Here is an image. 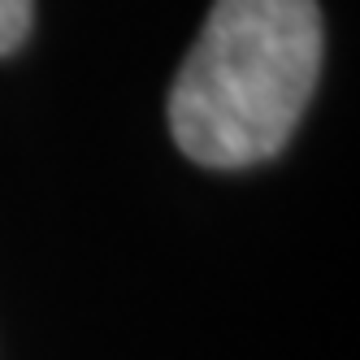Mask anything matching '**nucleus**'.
Masks as SVG:
<instances>
[{"label":"nucleus","instance_id":"nucleus-1","mask_svg":"<svg viewBox=\"0 0 360 360\" xmlns=\"http://www.w3.org/2000/svg\"><path fill=\"white\" fill-rule=\"evenodd\" d=\"M317 74V0H213L169 87V131L195 165H256L287 148Z\"/></svg>","mask_w":360,"mask_h":360},{"label":"nucleus","instance_id":"nucleus-2","mask_svg":"<svg viewBox=\"0 0 360 360\" xmlns=\"http://www.w3.org/2000/svg\"><path fill=\"white\" fill-rule=\"evenodd\" d=\"M31 13H35V0H0V57H9L27 39Z\"/></svg>","mask_w":360,"mask_h":360}]
</instances>
